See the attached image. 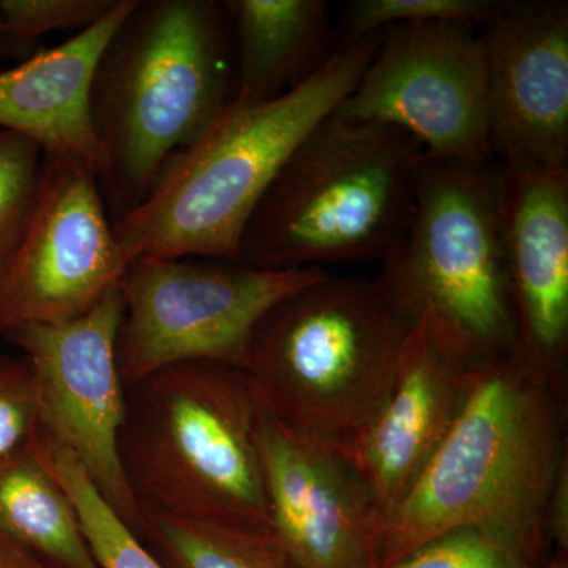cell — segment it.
I'll list each match as a JSON object with an SVG mask.
<instances>
[{
  "label": "cell",
  "mask_w": 568,
  "mask_h": 568,
  "mask_svg": "<svg viewBox=\"0 0 568 568\" xmlns=\"http://www.w3.org/2000/svg\"><path fill=\"white\" fill-rule=\"evenodd\" d=\"M142 514L141 541L164 568H295L274 534Z\"/></svg>",
  "instance_id": "19"
},
{
  "label": "cell",
  "mask_w": 568,
  "mask_h": 568,
  "mask_svg": "<svg viewBox=\"0 0 568 568\" xmlns=\"http://www.w3.org/2000/svg\"><path fill=\"white\" fill-rule=\"evenodd\" d=\"M257 446L272 534L291 564L377 568L376 521L353 459L286 432L265 410Z\"/></svg>",
  "instance_id": "14"
},
{
  "label": "cell",
  "mask_w": 568,
  "mask_h": 568,
  "mask_svg": "<svg viewBox=\"0 0 568 568\" xmlns=\"http://www.w3.org/2000/svg\"><path fill=\"white\" fill-rule=\"evenodd\" d=\"M503 164V163H500ZM504 170V237L517 347L568 364V168Z\"/></svg>",
  "instance_id": "15"
},
{
  "label": "cell",
  "mask_w": 568,
  "mask_h": 568,
  "mask_svg": "<svg viewBox=\"0 0 568 568\" xmlns=\"http://www.w3.org/2000/svg\"><path fill=\"white\" fill-rule=\"evenodd\" d=\"M376 283L410 321L429 315L463 339L477 364L517 347L504 237V170L425 155L405 233Z\"/></svg>",
  "instance_id": "7"
},
{
  "label": "cell",
  "mask_w": 568,
  "mask_h": 568,
  "mask_svg": "<svg viewBox=\"0 0 568 568\" xmlns=\"http://www.w3.org/2000/svg\"><path fill=\"white\" fill-rule=\"evenodd\" d=\"M499 0H354L339 26V43L368 33L416 22L455 21L478 29L495 13Z\"/></svg>",
  "instance_id": "23"
},
{
  "label": "cell",
  "mask_w": 568,
  "mask_h": 568,
  "mask_svg": "<svg viewBox=\"0 0 568 568\" xmlns=\"http://www.w3.org/2000/svg\"><path fill=\"white\" fill-rule=\"evenodd\" d=\"M386 31L338 43L312 78L280 99L231 103L175 153L148 197L112 224L129 263L138 256L241 263L242 233L261 197L306 134L357 88Z\"/></svg>",
  "instance_id": "3"
},
{
  "label": "cell",
  "mask_w": 568,
  "mask_h": 568,
  "mask_svg": "<svg viewBox=\"0 0 568 568\" xmlns=\"http://www.w3.org/2000/svg\"><path fill=\"white\" fill-rule=\"evenodd\" d=\"M43 433L41 403L22 355L0 354V462L32 446Z\"/></svg>",
  "instance_id": "25"
},
{
  "label": "cell",
  "mask_w": 568,
  "mask_h": 568,
  "mask_svg": "<svg viewBox=\"0 0 568 568\" xmlns=\"http://www.w3.org/2000/svg\"><path fill=\"white\" fill-rule=\"evenodd\" d=\"M413 327L376 280L325 274L264 313L242 369L276 425L353 459Z\"/></svg>",
  "instance_id": "4"
},
{
  "label": "cell",
  "mask_w": 568,
  "mask_h": 568,
  "mask_svg": "<svg viewBox=\"0 0 568 568\" xmlns=\"http://www.w3.org/2000/svg\"><path fill=\"white\" fill-rule=\"evenodd\" d=\"M7 50H6V41H3L2 28H0V65L6 61Z\"/></svg>",
  "instance_id": "29"
},
{
  "label": "cell",
  "mask_w": 568,
  "mask_h": 568,
  "mask_svg": "<svg viewBox=\"0 0 568 568\" xmlns=\"http://www.w3.org/2000/svg\"><path fill=\"white\" fill-rule=\"evenodd\" d=\"M43 173L41 148L21 134L0 130V271L31 222Z\"/></svg>",
  "instance_id": "21"
},
{
  "label": "cell",
  "mask_w": 568,
  "mask_h": 568,
  "mask_svg": "<svg viewBox=\"0 0 568 568\" xmlns=\"http://www.w3.org/2000/svg\"><path fill=\"white\" fill-rule=\"evenodd\" d=\"M122 312L121 286H115L84 315L20 325L2 336L20 347L31 366L44 433L78 459L100 495L141 540L144 514L119 458L125 384L115 346Z\"/></svg>",
  "instance_id": "10"
},
{
  "label": "cell",
  "mask_w": 568,
  "mask_h": 568,
  "mask_svg": "<svg viewBox=\"0 0 568 568\" xmlns=\"http://www.w3.org/2000/svg\"><path fill=\"white\" fill-rule=\"evenodd\" d=\"M235 95L233 29L219 0H136L100 55L92 121L104 152L99 189L111 223L151 193Z\"/></svg>",
  "instance_id": "2"
},
{
  "label": "cell",
  "mask_w": 568,
  "mask_h": 568,
  "mask_svg": "<svg viewBox=\"0 0 568 568\" xmlns=\"http://www.w3.org/2000/svg\"><path fill=\"white\" fill-rule=\"evenodd\" d=\"M477 29L465 22L394 26L335 112L395 126L425 155L469 163L495 160L487 82Z\"/></svg>",
  "instance_id": "9"
},
{
  "label": "cell",
  "mask_w": 568,
  "mask_h": 568,
  "mask_svg": "<svg viewBox=\"0 0 568 568\" xmlns=\"http://www.w3.org/2000/svg\"><path fill=\"white\" fill-rule=\"evenodd\" d=\"M424 153L403 130L332 112L261 197L239 261L268 272L383 261L409 222Z\"/></svg>",
  "instance_id": "6"
},
{
  "label": "cell",
  "mask_w": 568,
  "mask_h": 568,
  "mask_svg": "<svg viewBox=\"0 0 568 568\" xmlns=\"http://www.w3.org/2000/svg\"><path fill=\"white\" fill-rule=\"evenodd\" d=\"M263 414L239 366L190 362L125 386L119 458L141 510L272 534Z\"/></svg>",
  "instance_id": "5"
},
{
  "label": "cell",
  "mask_w": 568,
  "mask_h": 568,
  "mask_svg": "<svg viewBox=\"0 0 568 568\" xmlns=\"http://www.w3.org/2000/svg\"><path fill=\"white\" fill-rule=\"evenodd\" d=\"M0 568H58L0 534Z\"/></svg>",
  "instance_id": "27"
},
{
  "label": "cell",
  "mask_w": 568,
  "mask_h": 568,
  "mask_svg": "<svg viewBox=\"0 0 568 568\" xmlns=\"http://www.w3.org/2000/svg\"><path fill=\"white\" fill-rule=\"evenodd\" d=\"M136 0H118L102 21L50 50L0 69V130L36 142L44 155L78 160L102 174L106 159L92 121L100 55Z\"/></svg>",
  "instance_id": "16"
},
{
  "label": "cell",
  "mask_w": 568,
  "mask_h": 568,
  "mask_svg": "<svg viewBox=\"0 0 568 568\" xmlns=\"http://www.w3.org/2000/svg\"><path fill=\"white\" fill-rule=\"evenodd\" d=\"M36 448L73 504L82 532L100 568H164L104 500L65 447L43 432Z\"/></svg>",
  "instance_id": "20"
},
{
  "label": "cell",
  "mask_w": 568,
  "mask_h": 568,
  "mask_svg": "<svg viewBox=\"0 0 568 568\" xmlns=\"http://www.w3.org/2000/svg\"><path fill=\"white\" fill-rule=\"evenodd\" d=\"M541 529L552 551L568 552V459L560 466L549 489Z\"/></svg>",
  "instance_id": "26"
},
{
  "label": "cell",
  "mask_w": 568,
  "mask_h": 568,
  "mask_svg": "<svg viewBox=\"0 0 568 568\" xmlns=\"http://www.w3.org/2000/svg\"><path fill=\"white\" fill-rule=\"evenodd\" d=\"M324 268L268 272L216 257L138 256L123 272L118 332L123 384L190 362L242 368L257 321Z\"/></svg>",
  "instance_id": "8"
},
{
  "label": "cell",
  "mask_w": 568,
  "mask_h": 568,
  "mask_svg": "<svg viewBox=\"0 0 568 568\" xmlns=\"http://www.w3.org/2000/svg\"><path fill=\"white\" fill-rule=\"evenodd\" d=\"M525 568H568V552L552 551L551 558L541 564H529Z\"/></svg>",
  "instance_id": "28"
},
{
  "label": "cell",
  "mask_w": 568,
  "mask_h": 568,
  "mask_svg": "<svg viewBox=\"0 0 568 568\" xmlns=\"http://www.w3.org/2000/svg\"><path fill=\"white\" fill-rule=\"evenodd\" d=\"M0 534L58 568H100L36 443L0 462Z\"/></svg>",
  "instance_id": "18"
},
{
  "label": "cell",
  "mask_w": 568,
  "mask_h": 568,
  "mask_svg": "<svg viewBox=\"0 0 568 568\" xmlns=\"http://www.w3.org/2000/svg\"><path fill=\"white\" fill-rule=\"evenodd\" d=\"M233 29V102H272L312 78L334 44L324 0H224Z\"/></svg>",
  "instance_id": "17"
},
{
  "label": "cell",
  "mask_w": 568,
  "mask_h": 568,
  "mask_svg": "<svg viewBox=\"0 0 568 568\" xmlns=\"http://www.w3.org/2000/svg\"><path fill=\"white\" fill-rule=\"evenodd\" d=\"M478 31L493 156L510 170L568 168V3L499 0Z\"/></svg>",
  "instance_id": "12"
},
{
  "label": "cell",
  "mask_w": 568,
  "mask_h": 568,
  "mask_svg": "<svg viewBox=\"0 0 568 568\" xmlns=\"http://www.w3.org/2000/svg\"><path fill=\"white\" fill-rule=\"evenodd\" d=\"M567 366L515 347L477 365L457 420L375 538L377 568L462 528L495 534L529 564L548 559L545 503L568 459Z\"/></svg>",
  "instance_id": "1"
},
{
  "label": "cell",
  "mask_w": 568,
  "mask_h": 568,
  "mask_svg": "<svg viewBox=\"0 0 568 568\" xmlns=\"http://www.w3.org/2000/svg\"><path fill=\"white\" fill-rule=\"evenodd\" d=\"M477 365L446 324L429 315L414 323L386 405L353 455L376 532L446 439L465 406Z\"/></svg>",
  "instance_id": "13"
},
{
  "label": "cell",
  "mask_w": 568,
  "mask_h": 568,
  "mask_svg": "<svg viewBox=\"0 0 568 568\" xmlns=\"http://www.w3.org/2000/svg\"><path fill=\"white\" fill-rule=\"evenodd\" d=\"M118 0H0L7 58L28 59L51 32H82L102 21Z\"/></svg>",
  "instance_id": "22"
},
{
  "label": "cell",
  "mask_w": 568,
  "mask_h": 568,
  "mask_svg": "<svg viewBox=\"0 0 568 568\" xmlns=\"http://www.w3.org/2000/svg\"><path fill=\"white\" fill-rule=\"evenodd\" d=\"M126 265L99 174L78 160L44 155L36 211L0 271V335L84 315L119 286Z\"/></svg>",
  "instance_id": "11"
},
{
  "label": "cell",
  "mask_w": 568,
  "mask_h": 568,
  "mask_svg": "<svg viewBox=\"0 0 568 568\" xmlns=\"http://www.w3.org/2000/svg\"><path fill=\"white\" fill-rule=\"evenodd\" d=\"M528 560L503 538L462 528L426 541L386 568H525Z\"/></svg>",
  "instance_id": "24"
}]
</instances>
